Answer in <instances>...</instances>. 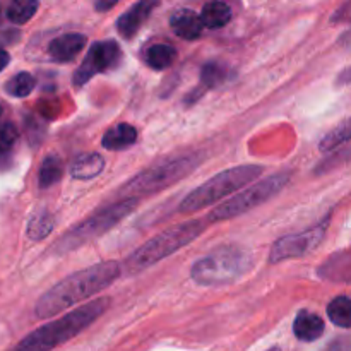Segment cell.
Wrapping results in <instances>:
<instances>
[{
    "mask_svg": "<svg viewBox=\"0 0 351 351\" xmlns=\"http://www.w3.org/2000/svg\"><path fill=\"white\" fill-rule=\"evenodd\" d=\"M201 19L209 29H219L232 21V9L225 2H209L202 7Z\"/></svg>",
    "mask_w": 351,
    "mask_h": 351,
    "instance_id": "e0dca14e",
    "label": "cell"
},
{
    "mask_svg": "<svg viewBox=\"0 0 351 351\" xmlns=\"http://www.w3.org/2000/svg\"><path fill=\"white\" fill-rule=\"evenodd\" d=\"M9 62H10V55L7 53L5 50H2V48H0V72H2L7 65H9Z\"/></svg>",
    "mask_w": 351,
    "mask_h": 351,
    "instance_id": "f1b7e54d",
    "label": "cell"
},
{
    "mask_svg": "<svg viewBox=\"0 0 351 351\" xmlns=\"http://www.w3.org/2000/svg\"><path fill=\"white\" fill-rule=\"evenodd\" d=\"M156 2H139L136 5L130 7L127 12H123L122 16L117 21V29L122 34L125 40H130L137 31L141 29L144 23L147 21V17L151 16V10L156 7Z\"/></svg>",
    "mask_w": 351,
    "mask_h": 351,
    "instance_id": "4fadbf2b",
    "label": "cell"
},
{
    "mask_svg": "<svg viewBox=\"0 0 351 351\" xmlns=\"http://www.w3.org/2000/svg\"><path fill=\"white\" fill-rule=\"evenodd\" d=\"M329 219L326 218L324 221L319 223L314 228L307 230V232L297 233V235H287L283 239L276 240L269 254L271 263H281L285 259L302 257L307 252H311V250H314L324 239Z\"/></svg>",
    "mask_w": 351,
    "mask_h": 351,
    "instance_id": "30bf717a",
    "label": "cell"
},
{
    "mask_svg": "<svg viewBox=\"0 0 351 351\" xmlns=\"http://www.w3.org/2000/svg\"><path fill=\"white\" fill-rule=\"evenodd\" d=\"M351 141V117L346 119L345 122L339 123L336 129H332L331 132H328L324 136V139L321 141V151L328 153V151H332L335 147L341 146V144L348 143Z\"/></svg>",
    "mask_w": 351,
    "mask_h": 351,
    "instance_id": "cb8c5ba5",
    "label": "cell"
},
{
    "mask_svg": "<svg viewBox=\"0 0 351 351\" xmlns=\"http://www.w3.org/2000/svg\"><path fill=\"white\" fill-rule=\"evenodd\" d=\"M226 77H228V67L221 62H208L201 71V82L208 89L221 86Z\"/></svg>",
    "mask_w": 351,
    "mask_h": 351,
    "instance_id": "603a6c76",
    "label": "cell"
},
{
    "mask_svg": "<svg viewBox=\"0 0 351 351\" xmlns=\"http://www.w3.org/2000/svg\"><path fill=\"white\" fill-rule=\"evenodd\" d=\"M17 141V129L12 123L0 125V156H5Z\"/></svg>",
    "mask_w": 351,
    "mask_h": 351,
    "instance_id": "484cf974",
    "label": "cell"
},
{
    "mask_svg": "<svg viewBox=\"0 0 351 351\" xmlns=\"http://www.w3.org/2000/svg\"><path fill=\"white\" fill-rule=\"evenodd\" d=\"M170 27L177 36L191 41L201 36L204 24L201 14H195L192 9H178L170 16Z\"/></svg>",
    "mask_w": 351,
    "mask_h": 351,
    "instance_id": "7c38bea8",
    "label": "cell"
},
{
    "mask_svg": "<svg viewBox=\"0 0 351 351\" xmlns=\"http://www.w3.org/2000/svg\"><path fill=\"white\" fill-rule=\"evenodd\" d=\"M34 86H36V81L29 72H19L12 79H9V82L5 84V91L14 98H26L33 93Z\"/></svg>",
    "mask_w": 351,
    "mask_h": 351,
    "instance_id": "d4e9b609",
    "label": "cell"
},
{
    "mask_svg": "<svg viewBox=\"0 0 351 351\" xmlns=\"http://www.w3.org/2000/svg\"><path fill=\"white\" fill-rule=\"evenodd\" d=\"M350 82H351V65L348 69H345V71H343L341 74H339V77H338V84L339 86L350 84Z\"/></svg>",
    "mask_w": 351,
    "mask_h": 351,
    "instance_id": "83f0119b",
    "label": "cell"
},
{
    "mask_svg": "<svg viewBox=\"0 0 351 351\" xmlns=\"http://www.w3.org/2000/svg\"><path fill=\"white\" fill-rule=\"evenodd\" d=\"M288 182H290V173H287V171L264 178V180L250 185L249 189H245L240 194L232 195L223 204L216 206L208 215V219L211 223L226 221V219H233L237 216L243 215V213H249L250 209L257 208V206L264 204L271 197H274Z\"/></svg>",
    "mask_w": 351,
    "mask_h": 351,
    "instance_id": "ba28073f",
    "label": "cell"
},
{
    "mask_svg": "<svg viewBox=\"0 0 351 351\" xmlns=\"http://www.w3.org/2000/svg\"><path fill=\"white\" fill-rule=\"evenodd\" d=\"M137 204H139V199L137 197H125L120 202H117V204L99 209L91 218L79 223L67 235L58 239V242L55 243V252H71V250L82 247L84 243L93 242L95 239L101 237L103 233L112 230L113 226L119 225L120 221H123L130 213L136 211Z\"/></svg>",
    "mask_w": 351,
    "mask_h": 351,
    "instance_id": "8992f818",
    "label": "cell"
},
{
    "mask_svg": "<svg viewBox=\"0 0 351 351\" xmlns=\"http://www.w3.org/2000/svg\"><path fill=\"white\" fill-rule=\"evenodd\" d=\"M175 58H177V50L167 43L153 45L146 51V64L154 71H163V69L170 67Z\"/></svg>",
    "mask_w": 351,
    "mask_h": 351,
    "instance_id": "ac0fdd59",
    "label": "cell"
},
{
    "mask_svg": "<svg viewBox=\"0 0 351 351\" xmlns=\"http://www.w3.org/2000/svg\"><path fill=\"white\" fill-rule=\"evenodd\" d=\"M328 317L338 328H351V298L336 297L328 305Z\"/></svg>",
    "mask_w": 351,
    "mask_h": 351,
    "instance_id": "d6986e66",
    "label": "cell"
},
{
    "mask_svg": "<svg viewBox=\"0 0 351 351\" xmlns=\"http://www.w3.org/2000/svg\"><path fill=\"white\" fill-rule=\"evenodd\" d=\"M261 173H263V167H257V165H240V167L221 171V173L215 175L211 180L199 185L195 191H192L180 202L178 211L182 215H192V213L201 211V209L213 206L215 202L221 201V199L232 195L233 192L245 187L247 184L256 180Z\"/></svg>",
    "mask_w": 351,
    "mask_h": 351,
    "instance_id": "277c9868",
    "label": "cell"
},
{
    "mask_svg": "<svg viewBox=\"0 0 351 351\" xmlns=\"http://www.w3.org/2000/svg\"><path fill=\"white\" fill-rule=\"evenodd\" d=\"M0 117H2V106H0Z\"/></svg>",
    "mask_w": 351,
    "mask_h": 351,
    "instance_id": "d6a6232c",
    "label": "cell"
},
{
    "mask_svg": "<svg viewBox=\"0 0 351 351\" xmlns=\"http://www.w3.org/2000/svg\"><path fill=\"white\" fill-rule=\"evenodd\" d=\"M206 230V223L202 219H191V221L180 223L171 228L165 230L163 233L151 239L143 247L136 250L129 259L125 261V273L137 274L141 271L154 266L156 263L163 261L165 257L171 256L177 250L184 249L191 242H194L197 237L202 235Z\"/></svg>",
    "mask_w": 351,
    "mask_h": 351,
    "instance_id": "3957f363",
    "label": "cell"
},
{
    "mask_svg": "<svg viewBox=\"0 0 351 351\" xmlns=\"http://www.w3.org/2000/svg\"><path fill=\"white\" fill-rule=\"evenodd\" d=\"M64 173V165H62L60 158L48 156L45 158L41 163L40 173H38V184L41 189H48L53 184H57Z\"/></svg>",
    "mask_w": 351,
    "mask_h": 351,
    "instance_id": "ffe728a7",
    "label": "cell"
},
{
    "mask_svg": "<svg viewBox=\"0 0 351 351\" xmlns=\"http://www.w3.org/2000/svg\"><path fill=\"white\" fill-rule=\"evenodd\" d=\"M40 3L34 0H16L7 7V19L14 24H26L36 14Z\"/></svg>",
    "mask_w": 351,
    "mask_h": 351,
    "instance_id": "7402d4cb",
    "label": "cell"
},
{
    "mask_svg": "<svg viewBox=\"0 0 351 351\" xmlns=\"http://www.w3.org/2000/svg\"><path fill=\"white\" fill-rule=\"evenodd\" d=\"M331 351H351L350 339H338V341H335V345L331 346Z\"/></svg>",
    "mask_w": 351,
    "mask_h": 351,
    "instance_id": "4316f807",
    "label": "cell"
},
{
    "mask_svg": "<svg viewBox=\"0 0 351 351\" xmlns=\"http://www.w3.org/2000/svg\"><path fill=\"white\" fill-rule=\"evenodd\" d=\"M88 38L81 33H67L62 36L55 38L48 45V53H50L51 60L58 62V64H65L71 62L81 53L82 48L86 47Z\"/></svg>",
    "mask_w": 351,
    "mask_h": 351,
    "instance_id": "8fae6325",
    "label": "cell"
},
{
    "mask_svg": "<svg viewBox=\"0 0 351 351\" xmlns=\"http://www.w3.org/2000/svg\"><path fill=\"white\" fill-rule=\"evenodd\" d=\"M137 141V130L130 123H119L103 136L101 146L110 151H119L130 147Z\"/></svg>",
    "mask_w": 351,
    "mask_h": 351,
    "instance_id": "2e32d148",
    "label": "cell"
},
{
    "mask_svg": "<svg viewBox=\"0 0 351 351\" xmlns=\"http://www.w3.org/2000/svg\"><path fill=\"white\" fill-rule=\"evenodd\" d=\"M108 305V298H96V300L82 305V307L69 312L67 315H62V317L38 328L36 331L29 332L26 338L21 339L19 345L14 346L10 351H51L57 346L67 343L69 339L75 338L79 332L91 326L96 319L101 317Z\"/></svg>",
    "mask_w": 351,
    "mask_h": 351,
    "instance_id": "7a4b0ae2",
    "label": "cell"
},
{
    "mask_svg": "<svg viewBox=\"0 0 351 351\" xmlns=\"http://www.w3.org/2000/svg\"><path fill=\"white\" fill-rule=\"evenodd\" d=\"M249 254L237 247H223L213 250L192 266L191 276L195 283L204 287H219L242 278L250 269Z\"/></svg>",
    "mask_w": 351,
    "mask_h": 351,
    "instance_id": "5b68a950",
    "label": "cell"
},
{
    "mask_svg": "<svg viewBox=\"0 0 351 351\" xmlns=\"http://www.w3.org/2000/svg\"><path fill=\"white\" fill-rule=\"evenodd\" d=\"M105 168V160L98 153H86L75 158L71 167V175L77 180H91L98 177Z\"/></svg>",
    "mask_w": 351,
    "mask_h": 351,
    "instance_id": "9a60e30c",
    "label": "cell"
},
{
    "mask_svg": "<svg viewBox=\"0 0 351 351\" xmlns=\"http://www.w3.org/2000/svg\"><path fill=\"white\" fill-rule=\"evenodd\" d=\"M293 332L300 341H315L324 335V321L314 312L300 311L295 317Z\"/></svg>",
    "mask_w": 351,
    "mask_h": 351,
    "instance_id": "5bb4252c",
    "label": "cell"
},
{
    "mask_svg": "<svg viewBox=\"0 0 351 351\" xmlns=\"http://www.w3.org/2000/svg\"><path fill=\"white\" fill-rule=\"evenodd\" d=\"M117 2H98L96 3V9L98 10H108L112 9V7H115Z\"/></svg>",
    "mask_w": 351,
    "mask_h": 351,
    "instance_id": "f546056e",
    "label": "cell"
},
{
    "mask_svg": "<svg viewBox=\"0 0 351 351\" xmlns=\"http://www.w3.org/2000/svg\"><path fill=\"white\" fill-rule=\"evenodd\" d=\"M267 351H281V350L278 348V346H274V348H271V350H267Z\"/></svg>",
    "mask_w": 351,
    "mask_h": 351,
    "instance_id": "4dcf8cb0",
    "label": "cell"
},
{
    "mask_svg": "<svg viewBox=\"0 0 351 351\" xmlns=\"http://www.w3.org/2000/svg\"><path fill=\"white\" fill-rule=\"evenodd\" d=\"M120 58H122V50H120L119 43L113 40H103L96 41L91 48H89L88 55L82 60L81 67L74 72V81L75 88H81V86L88 84L89 79L95 77L96 74H101V72L112 71L117 65L120 64Z\"/></svg>",
    "mask_w": 351,
    "mask_h": 351,
    "instance_id": "9c48e42d",
    "label": "cell"
},
{
    "mask_svg": "<svg viewBox=\"0 0 351 351\" xmlns=\"http://www.w3.org/2000/svg\"><path fill=\"white\" fill-rule=\"evenodd\" d=\"M199 161L201 160L197 156H184L158 165V167L147 168V170L141 171L136 177L130 178L120 189V194L123 192V195H129V197L156 194V192L168 189L170 185L177 184L182 178L187 177L191 171H194L199 167Z\"/></svg>",
    "mask_w": 351,
    "mask_h": 351,
    "instance_id": "52a82bcc",
    "label": "cell"
},
{
    "mask_svg": "<svg viewBox=\"0 0 351 351\" xmlns=\"http://www.w3.org/2000/svg\"><path fill=\"white\" fill-rule=\"evenodd\" d=\"M0 21H2V7H0Z\"/></svg>",
    "mask_w": 351,
    "mask_h": 351,
    "instance_id": "1f68e13d",
    "label": "cell"
},
{
    "mask_svg": "<svg viewBox=\"0 0 351 351\" xmlns=\"http://www.w3.org/2000/svg\"><path fill=\"white\" fill-rule=\"evenodd\" d=\"M120 273H122V267L117 261H103L95 266L77 271L58 281L47 293L41 295L34 312L41 319L62 314L67 308L89 300L96 293L115 283L120 278Z\"/></svg>",
    "mask_w": 351,
    "mask_h": 351,
    "instance_id": "6da1fadb",
    "label": "cell"
},
{
    "mask_svg": "<svg viewBox=\"0 0 351 351\" xmlns=\"http://www.w3.org/2000/svg\"><path fill=\"white\" fill-rule=\"evenodd\" d=\"M55 228V219L50 213L40 211L29 219V225H27V237L31 240H43L45 237H48L51 233V230Z\"/></svg>",
    "mask_w": 351,
    "mask_h": 351,
    "instance_id": "44dd1931",
    "label": "cell"
}]
</instances>
